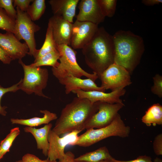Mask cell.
I'll use <instances>...</instances> for the list:
<instances>
[{"mask_svg":"<svg viewBox=\"0 0 162 162\" xmlns=\"http://www.w3.org/2000/svg\"><path fill=\"white\" fill-rule=\"evenodd\" d=\"M98 102L74 98L62 109L52 131L58 135L77 130L81 132L90 118L98 111Z\"/></svg>","mask_w":162,"mask_h":162,"instance_id":"6da1fadb","label":"cell"},{"mask_svg":"<svg viewBox=\"0 0 162 162\" xmlns=\"http://www.w3.org/2000/svg\"><path fill=\"white\" fill-rule=\"evenodd\" d=\"M82 52L86 64L99 78L114 63L112 36L103 27L98 28L91 41L82 49Z\"/></svg>","mask_w":162,"mask_h":162,"instance_id":"7a4b0ae2","label":"cell"},{"mask_svg":"<svg viewBox=\"0 0 162 162\" xmlns=\"http://www.w3.org/2000/svg\"><path fill=\"white\" fill-rule=\"evenodd\" d=\"M114 63L120 65L131 74L139 64L144 52L142 38L130 31L119 30L112 36Z\"/></svg>","mask_w":162,"mask_h":162,"instance_id":"3957f363","label":"cell"},{"mask_svg":"<svg viewBox=\"0 0 162 162\" xmlns=\"http://www.w3.org/2000/svg\"><path fill=\"white\" fill-rule=\"evenodd\" d=\"M130 130V127L125 124L118 113L110 125L99 128L86 130V132L78 136L70 145L86 147L109 137H126L129 136Z\"/></svg>","mask_w":162,"mask_h":162,"instance_id":"277c9868","label":"cell"},{"mask_svg":"<svg viewBox=\"0 0 162 162\" xmlns=\"http://www.w3.org/2000/svg\"><path fill=\"white\" fill-rule=\"evenodd\" d=\"M19 62L22 67L24 72L23 79L19 82V89L28 94L34 93L38 96L48 98L43 92L47 85L49 76L48 70L27 65L22 59L19 60Z\"/></svg>","mask_w":162,"mask_h":162,"instance_id":"5b68a950","label":"cell"},{"mask_svg":"<svg viewBox=\"0 0 162 162\" xmlns=\"http://www.w3.org/2000/svg\"><path fill=\"white\" fill-rule=\"evenodd\" d=\"M17 17L16 19L14 35L20 41L23 40L28 46V55L36 57L38 50L36 48L34 34L40 30V27L30 19L26 12L16 7Z\"/></svg>","mask_w":162,"mask_h":162,"instance_id":"8992f818","label":"cell"},{"mask_svg":"<svg viewBox=\"0 0 162 162\" xmlns=\"http://www.w3.org/2000/svg\"><path fill=\"white\" fill-rule=\"evenodd\" d=\"M57 46L60 54L59 59L60 62L57 67L52 68L56 70L71 74L77 77L85 76L94 82L98 78L96 74L88 73L80 67L76 60V52L71 47L65 44Z\"/></svg>","mask_w":162,"mask_h":162,"instance_id":"52a82bcc","label":"cell"},{"mask_svg":"<svg viewBox=\"0 0 162 162\" xmlns=\"http://www.w3.org/2000/svg\"><path fill=\"white\" fill-rule=\"evenodd\" d=\"M130 74L123 67L115 63L110 65L101 74V87L106 90L114 91L131 84Z\"/></svg>","mask_w":162,"mask_h":162,"instance_id":"ba28073f","label":"cell"},{"mask_svg":"<svg viewBox=\"0 0 162 162\" xmlns=\"http://www.w3.org/2000/svg\"><path fill=\"white\" fill-rule=\"evenodd\" d=\"M97 102L98 111L87 122L85 129L99 128L108 126L113 121L118 112L124 106L123 103Z\"/></svg>","mask_w":162,"mask_h":162,"instance_id":"9c48e42d","label":"cell"},{"mask_svg":"<svg viewBox=\"0 0 162 162\" xmlns=\"http://www.w3.org/2000/svg\"><path fill=\"white\" fill-rule=\"evenodd\" d=\"M52 74L57 79L59 82L64 86L66 94H69L77 90L86 91H105L106 90L103 88L98 86L94 82L90 79H82L71 74L57 71L52 68Z\"/></svg>","mask_w":162,"mask_h":162,"instance_id":"30bf717a","label":"cell"},{"mask_svg":"<svg viewBox=\"0 0 162 162\" xmlns=\"http://www.w3.org/2000/svg\"><path fill=\"white\" fill-rule=\"evenodd\" d=\"M80 132L77 130L73 131L68 133L63 137H60L51 129L48 137L49 147L47 158L51 161L62 159L65 154L64 149L66 146L74 142L78 136V134Z\"/></svg>","mask_w":162,"mask_h":162,"instance_id":"8fae6325","label":"cell"},{"mask_svg":"<svg viewBox=\"0 0 162 162\" xmlns=\"http://www.w3.org/2000/svg\"><path fill=\"white\" fill-rule=\"evenodd\" d=\"M98 28L93 23L76 20L73 24L70 44L74 49H82L92 40Z\"/></svg>","mask_w":162,"mask_h":162,"instance_id":"7c38bea8","label":"cell"},{"mask_svg":"<svg viewBox=\"0 0 162 162\" xmlns=\"http://www.w3.org/2000/svg\"><path fill=\"white\" fill-rule=\"evenodd\" d=\"M0 46L12 60L22 59L29 51L25 42H21L13 33L10 32H0Z\"/></svg>","mask_w":162,"mask_h":162,"instance_id":"4fadbf2b","label":"cell"},{"mask_svg":"<svg viewBox=\"0 0 162 162\" xmlns=\"http://www.w3.org/2000/svg\"><path fill=\"white\" fill-rule=\"evenodd\" d=\"M72 92L76 94L77 97L87 99L93 103L101 102L114 104L123 103L120 98L125 94L126 90L124 87H122L109 93L98 91H86L82 90H76Z\"/></svg>","mask_w":162,"mask_h":162,"instance_id":"5bb4252c","label":"cell"},{"mask_svg":"<svg viewBox=\"0 0 162 162\" xmlns=\"http://www.w3.org/2000/svg\"><path fill=\"white\" fill-rule=\"evenodd\" d=\"M79 11L76 15V20L90 22L98 25L104 21L98 0H82L78 6Z\"/></svg>","mask_w":162,"mask_h":162,"instance_id":"9a60e30c","label":"cell"},{"mask_svg":"<svg viewBox=\"0 0 162 162\" xmlns=\"http://www.w3.org/2000/svg\"><path fill=\"white\" fill-rule=\"evenodd\" d=\"M49 21L51 24L53 38L57 45H70L73 23L55 15L50 17Z\"/></svg>","mask_w":162,"mask_h":162,"instance_id":"2e32d148","label":"cell"},{"mask_svg":"<svg viewBox=\"0 0 162 162\" xmlns=\"http://www.w3.org/2000/svg\"><path fill=\"white\" fill-rule=\"evenodd\" d=\"M79 0H50L49 3L54 15L73 23Z\"/></svg>","mask_w":162,"mask_h":162,"instance_id":"e0dca14e","label":"cell"},{"mask_svg":"<svg viewBox=\"0 0 162 162\" xmlns=\"http://www.w3.org/2000/svg\"><path fill=\"white\" fill-rule=\"evenodd\" d=\"M52 126V123H49L39 128L28 126L24 128L25 132L30 133L33 136L36 141L37 148L41 150L45 156H47L49 147L48 135Z\"/></svg>","mask_w":162,"mask_h":162,"instance_id":"ac0fdd59","label":"cell"},{"mask_svg":"<svg viewBox=\"0 0 162 162\" xmlns=\"http://www.w3.org/2000/svg\"><path fill=\"white\" fill-rule=\"evenodd\" d=\"M40 113L43 114L42 117H35L28 119L11 118L10 122L12 124H18L32 127L39 126L43 124H47L58 118L55 113L47 110H40Z\"/></svg>","mask_w":162,"mask_h":162,"instance_id":"d6986e66","label":"cell"},{"mask_svg":"<svg viewBox=\"0 0 162 162\" xmlns=\"http://www.w3.org/2000/svg\"><path fill=\"white\" fill-rule=\"evenodd\" d=\"M113 158L107 148L104 146L75 158V160L76 162H99L104 160H111Z\"/></svg>","mask_w":162,"mask_h":162,"instance_id":"ffe728a7","label":"cell"},{"mask_svg":"<svg viewBox=\"0 0 162 162\" xmlns=\"http://www.w3.org/2000/svg\"><path fill=\"white\" fill-rule=\"evenodd\" d=\"M142 122L147 126L162 124V106L159 104H154L146 112L141 119Z\"/></svg>","mask_w":162,"mask_h":162,"instance_id":"44dd1931","label":"cell"},{"mask_svg":"<svg viewBox=\"0 0 162 162\" xmlns=\"http://www.w3.org/2000/svg\"><path fill=\"white\" fill-rule=\"evenodd\" d=\"M57 49V45L54 40L51 24L49 21L44 42L34 58L35 62L46 54Z\"/></svg>","mask_w":162,"mask_h":162,"instance_id":"7402d4cb","label":"cell"},{"mask_svg":"<svg viewBox=\"0 0 162 162\" xmlns=\"http://www.w3.org/2000/svg\"><path fill=\"white\" fill-rule=\"evenodd\" d=\"M60 54L58 49L46 54L29 65L32 67H40L49 66L52 68L57 67L59 64Z\"/></svg>","mask_w":162,"mask_h":162,"instance_id":"603a6c76","label":"cell"},{"mask_svg":"<svg viewBox=\"0 0 162 162\" xmlns=\"http://www.w3.org/2000/svg\"><path fill=\"white\" fill-rule=\"evenodd\" d=\"M46 8L45 0H34L26 12L33 21L39 20L44 14Z\"/></svg>","mask_w":162,"mask_h":162,"instance_id":"cb8c5ba5","label":"cell"},{"mask_svg":"<svg viewBox=\"0 0 162 162\" xmlns=\"http://www.w3.org/2000/svg\"><path fill=\"white\" fill-rule=\"evenodd\" d=\"M20 130L18 127L11 129L5 138L2 140L0 143V149L4 156L10 151L13 142L16 137L20 134Z\"/></svg>","mask_w":162,"mask_h":162,"instance_id":"d4e9b609","label":"cell"},{"mask_svg":"<svg viewBox=\"0 0 162 162\" xmlns=\"http://www.w3.org/2000/svg\"><path fill=\"white\" fill-rule=\"evenodd\" d=\"M16 20L10 16L3 9L0 8V29L14 34Z\"/></svg>","mask_w":162,"mask_h":162,"instance_id":"484cf974","label":"cell"},{"mask_svg":"<svg viewBox=\"0 0 162 162\" xmlns=\"http://www.w3.org/2000/svg\"><path fill=\"white\" fill-rule=\"evenodd\" d=\"M103 15L105 17H112L114 15L116 6V0H98Z\"/></svg>","mask_w":162,"mask_h":162,"instance_id":"4316f807","label":"cell"},{"mask_svg":"<svg viewBox=\"0 0 162 162\" xmlns=\"http://www.w3.org/2000/svg\"><path fill=\"white\" fill-rule=\"evenodd\" d=\"M19 82L7 88H4L0 85V115L5 116L7 114L6 110L7 107L6 106H2L1 104V101L2 97L5 94L8 92H15L20 90L19 87Z\"/></svg>","mask_w":162,"mask_h":162,"instance_id":"83f0119b","label":"cell"},{"mask_svg":"<svg viewBox=\"0 0 162 162\" xmlns=\"http://www.w3.org/2000/svg\"><path fill=\"white\" fill-rule=\"evenodd\" d=\"M14 0H0V8L3 9L11 17L16 20L17 11L13 5Z\"/></svg>","mask_w":162,"mask_h":162,"instance_id":"f1b7e54d","label":"cell"},{"mask_svg":"<svg viewBox=\"0 0 162 162\" xmlns=\"http://www.w3.org/2000/svg\"><path fill=\"white\" fill-rule=\"evenodd\" d=\"M153 85L151 88V91L159 98L162 97V76L156 74L153 77Z\"/></svg>","mask_w":162,"mask_h":162,"instance_id":"f546056e","label":"cell"},{"mask_svg":"<svg viewBox=\"0 0 162 162\" xmlns=\"http://www.w3.org/2000/svg\"><path fill=\"white\" fill-rule=\"evenodd\" d=\"M153 148L155 154L157 155H162V134H158L154 138Z\"/></svg>","mask_w":162,"mask_h":162,"instance_id":"4dcf8cb0","label":"cell"},{"mask_svg":"<svg viewBox=\"0 0 162 162\" xmlns=\"http://www.w3.org/2000/svg\"><path fill=\"white\" fill-rule=\"evenodd\" d=\"M34 0H14L13 5L14 7H18L22 11L26 12L30 2H33Z\"/></svg>","mask_w":162,"mask_h":162,"instance_id":"1f68e13d","label":"cell"},{"mask_svg":"<svg viewBox=\"0 0 162 162\" xmlns=\"http://www.w3.org/2000/svg\"><path fill=\"white\" fill-rule=\"evenodd\" d=\"M112 160L114 162H153L150 157L146 155H140L134 160H120L114 158Z\"/></svg>","mask_w":162,"mask_h":162,"instance_id":"d6a6232c","label":"cell"},{"mask_svg":"<svg viewBox=\"0 0 162 162\" xmlns=\"http://www.w3.org/2000/svg\"><path fill=\"white\" fill-rule=\"evenodd\" d=\"M23 162H43V160L40 159L36 156L29 153L24 155L22 159Z\"/></svg>","mask_w":162,"mask_h":162,"instance_id":"836d02e7","label":"cell"},{"mask_svg":"<svg viewBox=\"0 0 162 162\" xmlns=\"http://www.w3.org/2000/svg\"><path fill=\"white\" fill-rule=\"evenodd\" d=\"M0 61L5 64H9L12 61L11 58L0 46Z\"/></svg>","mask_w":162,"mask_h":162,"instance_id":"e575fe53","label":"cell"},{"mask_svg":"<svg viewBox=\"0 0 162 162\" xmlns=\"http://www.w3.org/2000/svg\"><path fill=\"white\" fill-rule=\"evenodd\" d=\"M74 154L71 152L68 151L65 153L64 157L59 160L58 162H76Z\"/></svg>","mask_w":162,"mask_h":162,"instance_id":"d590c367","label":"cell"},{"mask_svg":"<svg viewBox=\"0 0 162 162\" xmlns=\"http://www.w3.org/2000/svg\"><path fill=\"white\" fill-rule=\"evenodd\" d=\"M142 2L147 6H153L158 4L162 2V0H143Z\"/></svg>","mask_w":162,"mask_h":162,"instance_id":"8d00e7d4","label":"cell"},{"mask_svg":"<svg viewBox=\"0 0 162 162\" xmlns=\"http://www.w3.org/2000/svg\"><path fill=\"white\" fill-rule=\"evenodd\" d=\"M15 162H23L22 160H19L15 161ZM43 162H58L57 161H51L49 160L48 158L44 160Z\"/></svg>","mask_w":162,"mask_h":162,"instance_id":"74e56055","label":"cell"},{"mask_svg":"<svg viewBox=\"0 0 162 162\" xmlns=\"http://www.w3.org/2000/svg\"><path fill=\"white\" fill-rule=\"evenodd\" d=\"M153 162H162V160L160 158L156 157L154 159Z\"/></svg>","mask_w":162,"mask_h":162,"instance_id":"f35d334b","label":"cell"},{"mask_svg":"<svg viewBox=\"0 0 162 162\" xmlns=\"http://www.w3.org/2000/svg\"><path fill=\"white\" fill-rule=\"evenodd\" d=\"M112 159L111 160H103L100 161H99V162H114L112 160Z\"/></svg>","mask_w":162,"mask_h":162,"instance_id":"ab89813d","label":"cell"},{"mask_svg":"<svg viewBox=\"0 0 162 162\" xmlns=\"http://www.w3.org/2000/svg\"><path fill=\"white\" fill-rule=\"evenodd\" d=\"M4 156L2 154L0 149V160Z\"/></svg>","mask_w":162,"mask_h":162,"instance_id":"60d3db41","label":"cell"}]
</instances>
